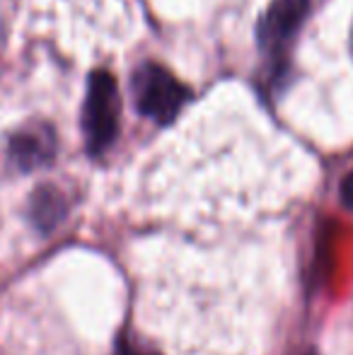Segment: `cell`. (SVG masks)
<instances>
[{
  "instance_id": "cell-1",
  "label": "cell",
  "mask_w": 353,
  "mask_h": 355,
  "mask_svg": "<svg viewBox=\"0 0 353 355\" xmlns=\"http://www.w3.org/2000/svg\"><path fill=\"white\" fill-rule=\"evenodd\" d=\"M131 94L138 114L167 126L179 116L184 104L191 99V89L155 61H146L131 75Z\"/></svg>"
},
{
  "instance_id": "cell-2",
  "label": "cell",
  "mask_w": 353,
  "mask_h": 355,
  "mask_svg": "<svg viewBox=\"0 0 353 355\" xmlns=\"http://www.w3.org/2000/svg\"><path fill=\"white\" fill-rule=\"evenodd\" d=\"M121 121V94L112 73L94 71L87 80L83 104V133L89 155H102L119 136Z\"/></svg>"
},
{
  "instance_id": "cell-3",
  "label": "cell",
  "mask_w": 353,
  "mask_h": 355,
  "mask_svg": "<svg viewBox=\"0 0 353 355\" xmlns=\"http://www.w3.org/2000/svg\"><path fill=\"white\" fill-rule=\"evenodd\" d=\"M310 10V0H271L257 24V42L261 53L268 58V75L273 80L288 71V46Z\"/></svg>"
},
{
  "instance_id": "cell-4",
  "label": "cell",
  "mask_w": 353,
  "mask_h": 355,
  "mask_svg": "<svg viewBox=\"0 0 353 355\" xmlns=\"http://www.w3.org/2000/svg\"><path fill=\"white\" fill-rule=\"evenodd\" d=\"M56 153V136L46 123H34L29 128H22L10 141V159L17 164L22 172L49 164Z\"/></svg>"
},
{
  "instance_id": "cell-5",
  "label": "cell",
  "mask_w": 353,
  "mask_h": 355,
  "mask_svg": "<svg viewBox=\"0 0 353 355\" xmlns=\"http://www.w3.org/2000/svg\"><path fill=\"white\" fill-rule=\"evenodd\" d=\"M32 220L39 227L49 230L61 220V215L66 213V201L53 187H42L32 196Z\"/></svg>"
},
{
  "instance_id": "cell-6",
  "label": "cell",
  "mask_w": 353,
  "mask_h": 355,
  "mask_svg": "<svg viewBox=\"0 0 353 355\" xmlns=\"http://www.w3.org/2000/svg\"><path fill=\"white\" fill-rule=\"evenodd\" d=\"M341 203H344L349 211H353V172L341 182Z\"/></svg>"
},
{
  "instance_id": "cell-7",
  "label": "cell",
  "mask_w": 353,
  "mask_h": 355,
  "mask_svg": "<svg viewBox=\"0 0 353 355\" xmlns=\"http://www.w3.org/2000/svg\"><path fill=\"white\" fill-rule=\"evenodd\" d=\"M114 355H155V353L143 351V348H138L133 341H126V338H123V341L119 343V348H117V353H114Z\"/></svg>"
},
{
  "instance_id": "cell-8",
  "label": "cell",
  "mask_w": 353,
  "mask_h": 355,
  "mask_svg": "<svg viewBox=\"0 0 353 355\" xmlns=\"http://www.w3.org/2000/svg\"><path fill=\"white\" fill-rule=\"evenodd\" d=\"M351 51H353V32H351Z\"/></svg>"
}]
</instances>
